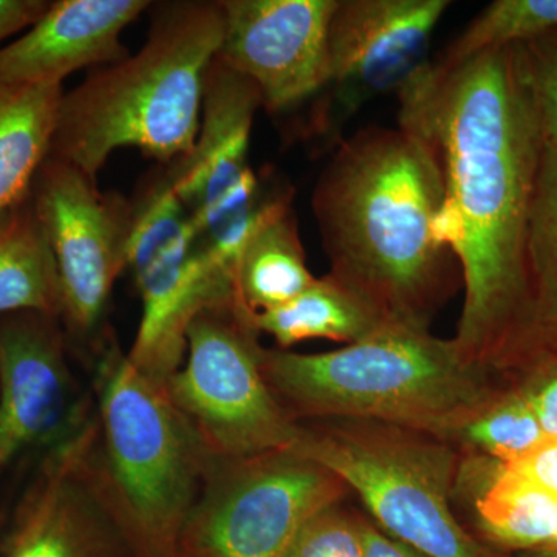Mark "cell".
I'll return each mask as SVG.
<instances>
[{
	"label": "cell",
	"instance_id": "obj_1",
	"mask_svg": "<svg viewBox=\"0 0 557 557\" xmlns=\"http://www.w3.org/2000/svg\"><path fill=\"white\" fill-rule=\"evenodd\" d=\"M398 100L399 126L431 143L445 178L435 234L465 282L453 341L490 368L533 343L527 242L544 141L522 47L487 50L445 75L431 64Z\"/></svg>",
	"mask_w": 557,
	"mask_h": 557
},
{
	"label": "cell",
	"instance_id": "obj_2",
	"mask_svg": "<svg viewBox=\"0 0 557 557\" xmlns=\"http://www.w3.org/2000/svg\"><path fill=\"white\" fill-rule=\"evenodd\" d=\"M445 194L437 152L416 132L370 127L343 139L311 199L330 276L387 321L428 330L453 252L435 234Z\"/></svg>",
	"mask_w": 557,
	"mask_h": 557
},
{
	"label": "cell",
	"instance_id": "obj_3",
	"mask_svg": "<svg viewBox=\"0 0 557 557\" xmlns=\"http://www.w3.org/2000/svg\"><path fill=\"white\" fill-rule=\"evenodd\" d=\"M153 10L137 54L64 94L51 159L97 178L116 149H138L163 166L193 152L208 72L222 47V5L190 0Z\"/></svg>",
	"mask_w": 557,
	"mask_h": 557
},
{
	"label": "cell",
	"instance_id": "obj_4",
	"mask_svg": "<svg viewBox=\"0 0 557 557\" xmlns=\"http://www.w3.org/2000/svg\"><path fill=\"white\" fill-rule=\"evenodd\" d=\"M260 370L293 418L373 421L456 434L491 401L487 368L469 361L453 339L388 324L325 354L260 347Z\"/></svg>",
	"mask_w": 557,
	"mask_h": 557
},
{
	"label": "cell",
	"instance_id": "obj_5",
	"mask_svg": "<svg viewBox=\"0 0 557 557\" xmlns=\"http://www.w3.org/2000/svg\"><path fill=\"white\" fill-rule=\"evenodd\" d=\"M102 467L141 557H175L209 454L194 429L126 355L110 348L98 376Z\"/></svg>",
	"mask_w": 557,
	"mask_h": 557
},
{
	"label": "cell",
	"instance_id": "obj_6",
	"mask_svg": "<svg viewBox=\"0 0 557 557\" xmlns=\"http://www.w3.org/2000/svg\"><path fill=\"white\" fill-rule=\"evenodd\" d=\"M412 432L341 420L327 426H300L293 449L357 491L384 533L424 556L486 557L450 509L453 453Z\"/></svg>",
	"mask_w": 557,
	"mask_h": 557
},
{
	"label": "cell",
	"instance_id": "obj_7",
	"mask_svg": "<svg viewBox=\"0 0 557 557\" xmlns=\"http://www.w3.org/2000/svg\"><path fill=\"white\" fill-rule=\"evenodd\" d=\"M127 269L141 296L137 336L126 355L159 386L183 366L188 330L201 311L236 302L234 277L209 256L164 168L139 183Z\"/></svg>",
	"mask_w": 557,
	"mask_h": 557
},
{
	"label": "cell",
	"instance_id": "obj_8",
	"mask_svg": "<svg viewBox=\"0 0 557 557\" xmlns=\"http://www.w3.org/2000/svg\"><path fill=\"white\" fill-rule=\"evenodd\" d=\"M260 108L255 83L218 54L208 72L193 152L164 166L201 245L233 276L249 234L293 199V190L281 180L258 174L249 163V139Z\"/></svg>",
	"mask_w": 557,
	"mask_h": 557
},
{
	"label": "cell",
	"instance_id": "obj_9",
	"mask_svg": "<svg viewBox=\"0 0 557 557\" xmlns=\"http://www.w3.org/2000/svg\"><path fill=\"white\" fill-rule=\"evenodd\" d=\"M258 335L237 300L201 311L185 361L164 386L209 457H252L298 443L299 423L260 370Z\"/></svg>",
	"mask_w": 557,
	"mask_h": 557
},
{
	"label": "cell",
	"instance_id": "obj_10",
	"mask_svg": "<svg viewBox=\"0 0 557 557\" xmlns=\"http://www.w3.org/2000/svg\"><path fill=\"white\" fill-rule=\"evenodd\" d=\"M346 491L343 480L295 449L209 457L175 557H282Z\"/></svg>",
	"mask_w": 557,
	"mask_h": 557
},
{
	"label": "cell",
	"instance_id": "obj_11",
	"mask_svg": "<svg viewBox=\"0 0 557 557\" xmlns=\"http://www.w3.org/2000/svg\"><path fill=\"white\" fill-rule=\"evenodd\" d=\"M448 0H339L329 38L324 87L313 98L309 132L343 141L348 121L370 101L405 94L429 67V46Z\"/></svg>",
	"mask_w": 557,
	"mask_h": 557
},
{
	"label": "cell",
	"instance_id": "obj_12",
	"mask_svg": "<svg viewBox=\"0 0 557 557\" xmlns=\"http://www.w3.org/2000/svg\"><path fill=\"white\" fill-rule=\"evenodd\" d=\"M30 199L57 265L60 321L76 338L94 335L127 269L132 201L102 193L97 178L51 157L33 182Z\"/></svg>",
	"mask_w": 557,
	"mask_h": 557
},
{
	"label": "cell",
	"instance_id": "obj_13",
	"mask_svg": "<svg viewBox=\"0 0 557 557\" xmlns=\"http://www.w3.org/2000/svg\"><path fill=\"white\" fill-rule=\"evenodd\" d=\"M2 557H141L102 467L97 418L50 448Z\"/></svg>",
	"mask_w": 557,
	"mask_h": 557
},
{
	"label": "cell",
	"instance_id": "obj_14",
	"mask_svg": "<svg viewBox=\"0 0 557 557\" xmlns=\"http://www.w3.org/2000/svg\"><path fill=\"white\" fill-rule=\"evenodd\" d=\"M339 0H222L219 57L255 83L262 108L284 112L313 100L329 70Z\"/></svg>",
	"mask_w": 557,
	"mask_h": 557
},
{
	"label": "cell",
	"instance_id": "obj_15",
	"mask_svg": "<svg viewBox=\"0 0 557 557\" xmlns=\"http://www.w3.org/2000/svg\"><path fill=\"white\" fill-rule=\"evenodd\" d=\"M87 420L60 318L36 311L0 317V469L25 450L53 448Z\"/></svg>",
	"mask_w": 557,
	"mask_h": 557
},
{
	"label": "cell",
	"instance_id": "obj_16",
	"mask_svg": "<svg viewBox=\"0 0 557 557\" xmlns=\"http://www.w3.org/2000/svg\"><path fill=\"white\" fill-rule=\"evenodd\" d=\"M146 0H57L20 39L0 49V84L62 86L81 69L112 65L129 51L121 35Z\"/></svg>",
	"mask_w": 557,
	"mask_h": 557
},
{
	"label": "cell",
	"instance_id": "obj_17",
	"mask_svg": "<svg viewBox=\"0 0 557 557\" xmlns=\"http://www.w3.org/2000/svg\"><path fill=\"white\" fill-rule=\"evenodd\" d=\"M292 201L249 234L234 267V295L248 317L284 306L314 282Z\"/></svg>",
	"mask_w": 557,
	"mask_h": 557
},
{
	"label": "cell",
	"instance_id": "obj_18",
	"mask_svg": "<svg viewBox=\"0 0 557 557\" xmlns=\"http://www.w3.org/2000/svg\"><path fill=\"white\" fill-rule=\"evenodd\" d=\"M62 86L0 84V215L30 196L49 159Z\"/></svg>",
	"mask_w": 557,
	"mask_h": 557
},
{
	"label": "cell",
	"instance_id": "obj_19",
	"mask_svg": "<svg viewBox=\"0 0 557 557\" xmlns=\"http://www.w3.org/2000/svg\"><path fill=\"white\" fill-rule=\"evenodd\" d=\"M258 333L276 341L281 350L307 339L354 344L395 322L369 300L333 276L317 277L309 288L277 309L249 317Z\"/></svg>",
	"mask_w": 557,
	"mask_h": 557
},
{
	"label": "cell",
	"instance_id": "obj_20",
	"mask_svg": "<svg viewBox=\"0 0 557 557\" xmlns=\"http://www.w3.org/2000/svg\"><path fill=\"white\" fill-rule=\"evenodd\" d=\"M22 311L61 314L57 265L30 196L0 215V317Z\"/></svg>",
	"mask_w": 557,
	"mask_h": 557
},
{
	"label": "cell",
	"instance_id": "obj_21",
	"mask_svg": "<svg viewBox=\"0 0 557 557\" xmlns=\"http://www.w3.org/2000/svg\"><path fill=\"white\" fill-rule=\"evenodd\" d=\"M475 509L483 531L505 547L522 552L557 544V494L502 465Z\"/></svg>",
	"mask_w": 557,
	"mask_h": 557
},
{
	"label": "cell",
	"instance_id": "obj_22",
	"mask_svg": "<svg viewBox=\"0 0 557 557\" xmlns=\"http://www.w3.org/2000/svg\"><path fill=\"white\" fill-rule=\"evenodd\" d=\"M527 258L533 343L557 344V149H542Z\"/></svg>",
	"mask_w": 557,
	"mask_h": 557
},
{
	"label": "cell",
	"instance_id": "obj_23",
	"mask_svg": "<svg viewBox=\"0 0 557 557\" xmlns=\"http://www.w3.org/2000/svg\"><path fill=\"white\" fill-rule=\"evenodd\" d=\"M556 28L557 0H496L432 62V69L445 75L487 50L523 44Z\"/></svg>",
	"mask_w": 557,
	"mask_h": 557
},
{
	"label": "cell",
	"instance_id": "obj_24",
	"mask_svg": "<svg viewBox=\"0 0 557 557\" xmlns=\"http://www.w3.org/2000/svg\"><path fill=\"white\" fill-rule=\"evenodd\" d=\"M454 435L502 467L528 456L547 440L523 392L498 401L491 399Z\"/></svg>",
	"mask_w": 557,
	"mask_h": 557
},
{
	"label": "cell",
	"instance_id": "obj_25",
	"mask_svg": "<svg viewBox=\"0 0 557 557\" xmlns=\"http://www.w3.org/2000/svg\"><path fill=\"white\" fill-rule=\"evenodd\" d=\"M282 557H362V522L332 505L299 531Z\"/></svg>",
	"mask_w": 557,
	"mask_h": 557
},
{
	"label": "cell",
	"instance_id": "obj_26",
	"mask_svg": "<svg viewBox=\"0 0 557 557\" xmlns=\"http://www.w3.org/2000/svg\"><path fill=\"white\" fill-rule=\"evenodd\" d=\"M544 148L557 149V28L520 44Z\"/></svg>",
	"mask_w": 557,
	"mask_h": 557
},
{
	"label": "cell",
	"instance_id": "obj_27",
	"mask_svg": "<svg viewBox=\"0 0 557 557\" xmlns=\"http://www.w3.org/2000/svg\"><path fill=\"white\" fill-rule=\"evenodd\" d=\"M505 468L557 494V438L545 440L533 453Z\"/></svg>",
	"mask_w": 557,
	"mask_h": 557
},
{
	"label": "cell",
	"instance_id": "obj_28",
	"mask_svg": "<svg viewBox=\"0 0 557 557\" xmlns=\"http://www.w3.org/2000/svg\"><path fill=\"white\" fill-rule=\"evenodd\" d=\"M50 3L47 0H0V42L33 27Z\"/></svg>",
	"mask_w": 557,
	"mask_h": 557
},
{
	"label": "cell",
	"instance_id": "obj_29",
	"mask_svg": "<svg viewBox=\"0 0 557 557\" xmlns=\"http://www.w3.org/2000/svg\"><path fill=\"white\" fill-rule=\"evenodd\" d=\"M547 379L523 394L548 440L557 438V372Z\"/></svg>",
	"mask_w": 557,
	"mask_h": 557
},
{
	"label": "cell",
	"instance_id": "obj_30",
	"mask_svg": "<svg viewBox=\"0 0 557 557\" xmlns=\"http://www.w3.org/2000/svg\"><path fill=\"white\" fill-rule=\"evenodd\" d=\"M362 557H428L380 528L362 522Z\"/></svg>",
	"mask_w": 557,
	"mask_h": 557
},
{
	"label": "cell",
	"instance_id": "obj_31",
	"mask_svg": "<svg viewBox=\"0 0 557 557\" xmlns=\"http://www.w3.org/2000/svg\"><path fill=\"white\" fill-rule=\"evenodd\" d=\"M512 557H557V544L547 545V547L522 549V552H516V555Z\"/></svg>",
	"mask_w": 557,
	"mask_h": 557
}]
</instances>
